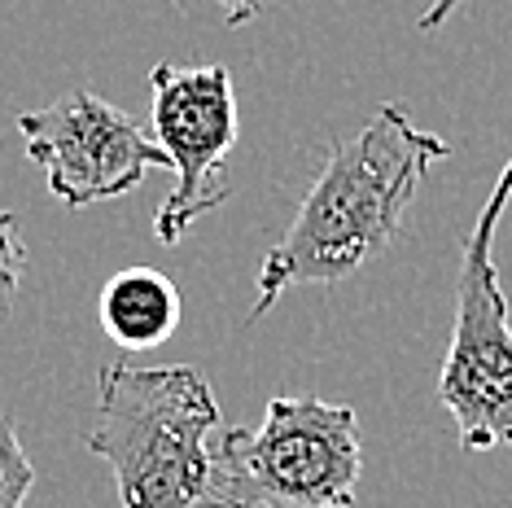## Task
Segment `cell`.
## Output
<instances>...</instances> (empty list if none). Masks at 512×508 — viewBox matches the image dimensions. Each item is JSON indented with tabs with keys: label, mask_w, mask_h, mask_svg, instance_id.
<instances>
[{
	"label": "cell",
	"mask_w": 512,
	"mask_h": 508,
	"mask_svg": "<svg viewBox=\"0 0 512 508\" xmlns=\"http://www.w3.org/2000/svg\"><path fill=\"white\" fill-rule=\"evenodd\" d=\"M451 158L442 136L407 119V106L386 101L355 136L337 141L294 224L267 250L250 325L294 285H342L399 237L429 167Z\"/></svg>",
	"instance_id": "6da1fadb"
},
{
	"label": "cell",
	"mask_w": 512,
	"mask_h": 508,
	"mask_svg": "<svg viewBox=\"0 0 512 508\" xmlns=\"http://www.w3.org/2000/svg\"><path fill=\"white\" fill-rule=\"evenodd\" d=\"M154 141L162 145L176 189L154 215V237L176 246L202 215L228 202V154L237 145V97L228 66H171L149 71Z\"/></svg>",
	"instance_id": "5b68a950"
},
{
	"label": "cell",
	"mask_w": 512,
	"mask_h": 508,
	"mask_svg": "<svg viewBox=\"0 0 512 508\" xmlns=\"http://www.w3.org/2000/svg\"><path fill=\"white\" fill-rule=\"evenodd\" d=\"M359 473L355 408L276 395L259 425L219 430L202 508H351Z\"/></svg>",
	"instance_id": "3957f363"
},
{
	"label": "cell",
	"mask_w": 512,
	"mask_h": 508,
	"mask_svg": "<svg viewBox=\"0 0 512 508\" xmlns=\"http://www.w3.org/2000/svg\"><path fill=\"white\" fill-rule=\"evenodd\" d=\"M97 316L119 351H154L180 329V290L158 268H123L101 285Z\"/></svg>",
	"instance_id": "52a82bcc"
},
{
	"label": "cell",
	"mask_w": 512,
	"mask_h": 508,
	"mask_svg": "<svg viewBox=\"0 0 512 508\" xmlns=\"http://www.w3.org/2000/svg\"><path fill=\"white\" fill-rule=\"evenodd\" d=\"M512 202V158L460 254L456 272V329L442 355L438 403L451 412L464 452H512V320L504 281L495 268V228Z\"/></svg>",
	"instance_id": "277c9868"
},
{
	"label": "cell",
	"mask_w": 512,
	"mask_h": 508,
	"mask_svg": "<svg viewBox=\"0 0 512 508\" xmlns=\"http://www.w3.org/2000/svg\"><path fill=\"white\" fill-rule=\"evenodd\" d=\"M460 5H464V0H434V5H429L425 14H421V22H416V27H421V31H438L442 22H447L451 14H456Z\"/></svg>",
	"instance_id": "8fae6325"
},
{
	"label": "cell",
	"mask_w": 512,
	"mask_h": 508,
	"mask_svg": "<svg viewBox=\"0 0 512 508\" xmlns=\"http://www.w3.org/2000/svg\"><path fill=\"white\" fill-rule=\"evenodd\" d=\"M31 487H36V465L22 452L14 421L0 417V508H22Z\"/></svg>",
	"instance_id": "ba28073f"
},
{
	"label": "cell",
	"mask_w": 512,
	"mask_h": 508,
	"mask_svg": "<svg viewBox=\"0 0 512 508\" xmlns=\"http://www.w3.org/2000/svg\"><path fill=\"white\" fill-rule=\"evenodd\" d=\"M22 272H27V241H22L18 215L0 211V325H5L18 303Z\"/></svg>",
	"instance_id": "9c48e42d"
},
{
	"label": "cell",
	"mask_w": 512,
	"mask_h": 508,
	"mask_svg": "<svg viewBox=\"0 0 512 508\" xmlns=\"http://www.w3.org/2000/svg\"><path fill=\"white\" fill-rule=\"evenodd\" d=\"M215 5H219V14H224L228 27H241V22H250L263 5H272V0H215Z\"/></svg>",
	"instance_id": "30bf717a"
},
{
	"label": "cell",
	"mask_w": 512,
	"mask_h": 508,
	"mask_svg": "<svg viewBox=\"0 0 512 508\" xmlns=\"http://www.w3.org/2000/svg\"><path fill=\"white\" fill-rule=\"evenodd\" d=\"M219 425L215 390L193 364H106L84 447L110 465L123 508H197Z\"/></svg>",
	"instance_id": "7a4b0ae2"
},
{
	"label": "cell",
	"mask_w": 512,
	"mask_h": 508,
	"mask_svg": "<svg viewBox=\"0 0 512 508\" xmlns=\"http://www.w3.org/2000/svg\"><path fill=\"white\" fill-rule=\"evenodd\" d=\"M18 132L27 141V158L44 171L49 193L71 211L114 202L141 189L154 167H171L141 123L88 88L18 114Z\"/></svg>",
	"instance_id": "8992f818"
}]
</instances>
